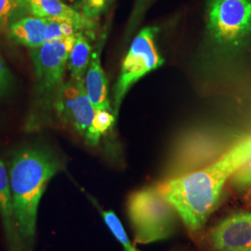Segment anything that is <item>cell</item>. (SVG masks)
Instances as JSON below:
<instances>
[{
	"mask_svg": "<svg viewBox=\"0 0 251 251\" xmlns=\"http://www.w3.org/2000/svg\"><path fill=\"white\" fill-rule=\"evenodd\" d=\"M127 212L137 244H151L167 239L177 226L178 212L160 190L149 186L132 193Z\"/></svg>",
	"mask_w": 251,
	"mask_h": 251,
	"instance_id": "3957f363",
	"label": "cell"
},
{
	"mask_svg": "<svg viewBox=\"0 0 251 251\" xmlns=\"http://www.w3.org/2000/svg\"><path fill=\"white\" fill-rule=\"evenodd\" d=\"M115 115L107 110H96L93 121L84 136L86 143L90 146H97L100 138L111 129L115 123Z\"/></svg>",
	"mask_w": 251,
	"mask_h": 251,
	"instance_id": "9a60e30c",
	"label": "cell"
},
{
	"mask_svg": "<svg viewBox=\"0 0 251 251\" xmlns=\"http://www.w3.org/2000/svg\"><path fill=\"white\" fill-rule=\"evenodd\" d=\"M230 180L238 192L251 191V158L235 171Z\"/></svg>",
	"mask_w": 251,
	"mask_h": 251,
	"instance_id": "ac0fdd59",
	"label": "cell"
},
{
	"mask_svg": "<svg viewBox=\"0 0 251 251\" xmlns=\"http://www.w3.org/2000/svg\"><path fill=\"white\" fill-rule=\"evenodd\" d=\"M0 217L9 251H25L19 233L9 187V172L0 158Z\"/></svg>",
	"mask_w": 251,
	"mask_h": 251,
	"instance_id": "30bf717a",
	"label": "cell"
},
{
	"mask_svg": "<svg viewBox=\"0 0 251 251\" xmlns=\"http://www.w3.org/2000/svg\"><path fill=\"white\" fill-rule=\"evenodd\" d=\"M251 158V133L245 135L216 161L201 170L157 184L176 208L189 231L196 233L206 225L222 196L225 183Z\"/></svg>",
	"mask_w": 251,
	"mask_h": 251,
	"instance_id": "6da1fadb",
	"label": "cell"
},
{
	"mask_svg": "<svg viewBox=\"0 0 251 251\" xmlns=\"http://www.w3.org/2000/svg\"><path fill=\"white\" fill-rule=\"evenodd\" d=\"M59 155L40 145L23 147L9 163V180L20 237L25 251H34L39 203L50 180L63 170Z\"/></svg>",
	"mask_w": 251,
	"mask_h": 251,
	"instance_id": "7a4b0ae2",
	"label": "cell"
},
{
	"mask_svg": "<svg viewBox=\"0 0 251 251\" xmlns=\"http://www.w3.org/2000/svg\"><path fill=\"white\" fill-rule=\"evenodd\" d=\"M30 14L39 18L58 19L71 23L79 32L92 34L95 28L93 20L86 17L63 0H28Z\"/></svg>",
	"mask_w": 251,
	"mask_h": 251,
	"instance_id": "9c48e42d",
	"label": "cell"
},
{
	"mask_svg": "<svg viewBox=\"0 0 251 251\" xmlns=\"http://www.w3.org/2000/svg\"><path fill=\"white\" fill-rule=\"evenodd\" d=\"M207 251H251V212L225 217L206 234Z\"/></svg>",
	"mask_w": 251,
	"mask_h": 251,
	"instance_id": "ba28073f",
	"label": "cell"
},
{
	"mask_svg": "<svg viewBox=\"0 0 251 251\" xmlns=\"http://www.w3.org/2000/svg\"><path fill=\"white\" fill-rule=\"evenodd\" d=\"M30 14L28 0H0V32L9 31L10 25Z\"/></svg>",
	"mask_w": 251,
	"mask_h": 251,
	"instance_id": "5bb4252c",
	"label": "cell"
},
{
	"mask_svg": "<svg viewBox=\"0 0 251 251\" xmlns=\"http://www.w3.org/2000/svg\"><path fill=\"white\" fill-rule=\"evenodd\" d=\"M84 84L91 103L96 110H107L112 112L108 96L106 75L100 64V49L92 53L90 66L87 70Z\"/></svg>",
	"mask_w": 251,
	"mask_h": 251,
	"instance_id": "8fae6325",
	"label": "cell"
},
{
	"mask_svg": "<svg viewBox=\"0 0 251 251\" xmlns=\"http://www.w3.org/2000/svg\"><path fill=\"white\" fill-rule=\"evenodd\" d=\"M77 33H79V31L69 22L58 19H47L46 41L75 36Z\"/></svg>",
	"mask_w": 251,
	"mask_h": 251,
	"instance_id": "e0dca14e",
	"label": "cell"
},
{
	"mask_svg": "<svg viewBox=\"0 0 251 251\" xmlns=\"http://www.w3.org/2000/svg\"><path fill=\"white\" fill-rule=\"evenodd\" d=\"M100 210L105 225H107L109 230L117 238V241L122 245L124 251H139L132 245V243L130 242L129 238L126 233L125 228L120 222V220L118 219L117 214L113 210Z\"/></svg>",
	"mask_w": 251,
	"mask_h": 251,
	"instance_id": "2e32d148",
	"label": "cell"
},
{
	"mask_svg": "<svg viewBox=\"0 0 251 251\" xmlns=\"http://www.w3.org/2000/svg\"><path fill=\"white\" fill-rule=\"evenodd\" d=\"M207 30L218 45H240L251 34V0H210Z\"/></svg>",
	"mask_w": 251,
	"mask_h": 251,
	"instance_id": "5b68a950",
	"label": "cell"
},
{
	"mask_svg": "<svg viewBox=\"0 0 251 251\" xmlns=\"http://www.w3.org/2000/svg\"><path fill=\"white\" fill-rule=\"evenodd\" d=\"M91 57L90 41L83 32H79L75 37L67 65L71 74V78L75 80H83L85 78Z\"/></svg>",
	"mask_w": 251,
	"mask_h": 251,
	"instance_id": "4fadbf2b",
	"label": "cell"
},
{
	"mask_svg": "<svg viewBox=\"0 0 251 251\" xmlns=\"http://www.w3.org/2000/svg\"><path fill=\"white\" fill-rule=\"evenodd\" d=\"M55 108L64 123L72 126L81 135L85 136L96 113L86 91L84 79L63 83L57 91Z\"/></svg>",
	"mask_w": 251,
	"mask_h": 251,
	"instance_id": "52a82bcc",
	"label": "cell"
},
{
	"mask_svg": "<svg viewBox=\"0 0 251 251\" xmlns=\"http://www.w3.org/2000/svg\"><path fill=\"white\" fill-rule=\"evenodd\" d=\"M76 35L47 40L43 45L31 50V60L40 93L50 94L55 90L58 91L63 85L64 73Z\"/></svg>",
	"mask_w": 251,
	"mask_h": 251,
	"instance_id": "8992f818",
	"label": "cell"
},
{
	"mask_svg": "<svg viewBox=\"0 0 251 251\" xmlns=\"http://www.w3.org/2000/svg\"><path fill=\"white\" fill-rule=\"evenodd\" d=\"M46 26L47 19L27 15L10 25L9 36L16 43L34 50L45 43Z\"/></svg>",
	"mask_w": 251,
	"mask_h": 251,
	"instance_id": "7c38bea8",
	"label": "cell"
},
{
	"mask_svg": "<svg viewBox=\"0 0 251 251\" xmlns=\"http://www.w3.org/2000/svg\"><path fill=\"white\" fill-rule=\"evenodd\" d=\"M149 1L150 0H136L133 15H132L133 24H136V22L139 20L140 16L143 14L144 9H145V7H146V5L148 4Z\"/></svg>",
	"mask_w": 251,
	"mask_h": 251,
	"instance_id": "44dd1931",
	"label": "cell"
},
{
	"mask_svg": "<svg viewBox=\"0 0 251 251\" xmlns=\"http://www.w3.org/2000/svg\"><path fill=\"white\" fill-rule=\"evenodd\" d=\"M156 27L144 28L134 38L123 61L114 90V115L117 117L126 94L136 82L164 63L155 45Z\"/></svg>",
	"mask_w": 251,
	"mask_h": 251,
	"instance_id": "277c9868",
	"label": "cell"
},
{
	"mask_svg": "<svg viewBox=\"0 0 251 251\" xmlns=\"http://www.w3.org/2000/svg\"><path fill=\"white\" fill-rule=\"evenodd\" d=\"M83 14L88 18L94 20L105 8L108 0H82Z\"/></svg>",
	"mask_w": 251,
	"mask_h": 251,
	"instance_id": "ffe728a7",
	"label": "cell"
},
{
	"mask_svg": "<svg viewBox=\"0 0 251 251\" xmlns=\"http://www.w3.org/2000/svg\"><path fill=\"white\" fill-rule=\"evenodd\" d=\"M13 86V75L0 53V96L5 95Z\"/></svg>",
	"mask_w": 251,
	"mask_h": 251,
	"instance_id": "d6986e66",
	"label": "cell"
}]
</instances>
